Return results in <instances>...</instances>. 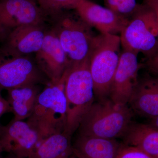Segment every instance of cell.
I'll list each match as a JSON object with an SVG mask.
<instances>
[{
	"label": "cell",
	"mask_w": 158,
	"mask_h": 158,
	"mask_svg": "<svg viewBox=\"0 0 158 158\" xmlns=\"http://www.w3.org/2000/svg\"><path fill=\"white\" fill-rule=\"evenodd\" d=\"M65 75L67 120L64 132L72 136L78 128L82 118L94 103L95 96L89 58L70 66Z\"/></svg>",
	"instance_id": "3957f363"
},
{
	"label": "cell",
	"mask_w": 158,
	"mask_h": 158,
	"mask_svg": "<svg viewBox=\"0 0 158 158\" xmlns=\"http://www.w3.org/2000/svg\"><path fill=\"white\" fill-rule=\"evenodd\" d=\"M8 99L15 120H23L32 115L40 91L37 85H29L8 90Z\"/></svg>",
	"instance_id": "e0dca14e"
},
{
	"label": "cell",
	"mask_w": 158,
	"mask_h": 158,
	"mask_svg": "<svg viewBox=\"0 0 158 158\" xmlns=\"http://www.w3.org/2000/svg\"><path fill=\"white\" fill-rule=\"evenodd\" d=\"M116 158H153L141 149L134 146L121 144Z\"/></svg>",
	"instance_id": "44dd1931"
},
{
	"label": "cell",
	"mask_w": 158,
	"mask_h": 158,
	"mask_svg": "<svg viewBox=\"0 0 158 158\" xmlns=\"http://www.w3.org/2000/svg\"><path fill=\"white\" fill-rule=\"evenodd\" d=\"M50 82L27 56L11 53L0 49V89H11Z\"/></svg>",
	"instance_id": "52a82bcc"
},
{
	"label": "cell",
	"mask_w": 158,
	"mask_h": 158,
	"mask_svg": "<svg viewBox=\"0 0 158 158\" xmlns=\"http://www.w3.org/2000/svg\"><path fill=\"white\" fill-rule=\"evenodd\" d=\"M29 1H32V2H36V1H37V0H29Z\"/></svg>",
	"instance_id": "f1b7e54d"
},
{
	"label": "cell",
	"mask_w": 158,
	"mask_h": 158,
	"mask_svg": "<svg viewBox=\"0 0 158 158\" xmlns=\"http://www.w3.org/2000/svg\"><path fill=\"white\" fill-rule=\"evenodd\" d=\"M45 14L37 3L29 0H0V41L14 30L27 25H43Z\"/></svg>",
	"instance_id": "ba28073f"
},
{
	"label": "cell",
	"mask_w": 158,
	"mask_h": 158,
	"mask_svg": "<svg viewBox=\"0 0 158 158\" xmlns=\"http://www.w3.org/2000/svg\"><path fill=\"white\" fill-rule=\"evenodd\" d=\"M120 144L116 139L78 135L73 147L76 158H116Z\"/></svg>",
	"instance_id": "9a60e30c"
},
{
	"label": "cell",
	"mask_w": 158,
	"mask_h": 158,
	"mask_svg": "<svg viewBox=\"0 0 158 158\" xmlns=\"http://www.w3.org/2000/svg\"><path fill=\"white\" fill-rule=\"evenodd\" d=\"M121 41L119 35H96L89 57L94 96L99 100L109 98L113 77L118 66Z\"/></svg>",
	"instance_id": "277c9868"
},
{
	"label": "cell",
	"mask_w": 158,
	"mask_h": 158,
	"mask_svg": "<svg viewBox=\"0 0 158 158\" xmlns=\"http://www.w3.org/2000/svg\"><path fill=\"white\" fill-rule=\"evenodd\" d=\"M128 105L133 112L150 118L158 116V76L139 78Z\"/></svg>",
	"instance_id": "4fadbf2b"
},
{
	"label": "cell",
	"mask_w": 158,
	"mask_h": 158,
	"mask_svg": "<svg viewBox=\"0 0 158 158\" xmlns=\"http://www.w3.org/2000/svg\"><path fill=\"white\" fill-rule=\"evenodd\" d=\"M2 90L0 89V118L4 114L11 112V108L9 102L2 96L1 94Z\"/></svg>",
	"instance_id": "603a6c76"
},
{
	"label": "cell",
	"mask_w": 158,
	"mask_h": 158,
	"mask_svg": "<svg viewBox=\"0 0 158 158\" xmlns=\"http://www.w3.org/2000/svg\"><path fill=\"white\" fill-rule=\"evenodd\" d=\"M46 32L43 25L21 26L9 34L2 48L20 56L36 53L42 46Z\"/></svg>",
	"instance_id": "5bb4252c"
},
{
	"label": "cell",
	"mask_w": 158,
	"mask_h": 158,
	"mask_svg": "<svg viewBox=\"0 0 158 158\" xmlns=\"http://www.w3.org/2000/svg\"><path fill=\"white\" fill-rule=\"evenodd\" d=\"M35 54L37 66L52 83L59 82L70 67V62L52 29L46 32L42 46Z\"/></svg>",
	"instance_id": "8fae6325"
},
{
	"label": "cell",
	"mask_w": 158,
	"mask_h": 158,
	"mask_svg": "<svg viewBox=\"0 0 158 158\" xmlns=\"http://www.w3.org/2000/svg\"><path fill=\"white\" fill-rule=\"evenodd\" d=\"M123 50L141 53L146 59L158 50V21L154 10L146 4L139 6L121 33Z\"/></svg>",
	"instance_id": "5b68a950"
},
{
	"label": "cell",
	"mask_w": 158,
	"mask_h": 158,
	"mask_svg": "<svg viewBox=\"0 0 158 158\" xmlns=\"http://www.w3.org/2000/svg\"><path fill=\"white\" fill-rule=\"evenodd\" d=\"M4 151L3 149L2 146V144H1V142H0V157H1V155L3 152H4Z\"/></svg>",
	"instance_id": "4316f807"
},
{
	"label": "cell",
	"mask_w": 158,
	"mask_h": 158,
	"mask_svg": "<svg viewBox=\"0 0 158 158\" xmlns=\"http://www.w3.org/2000/svg\"><path fill=\"white\" fill-rule=\"evenodd\" d=\"M144 65L149 71H158V50L152 56L146 59Z\"/></svg>",
	"instance_id": "7402d4cb"
},
{
	"label": "cell",
	"mask_w": 158,
	"mask_h": 158,
	"mask_svg": "<svg viewBox=\"0 0 158 158\" xmlns=\"http://www.w3.org/2000/svg\"><path fill=\"white\" fill-rule=\"evenodd\" d=\"M0 158H19V157H17L13 155L10 154H9V155L6 156V157H0Z\"/></svg>",
	"instance_id": "484cf974"
},
{
	"label": "cell",
	"mask_w": 158,
	"mask_h": 158,
	"mask_svg": "<svg viewBox=\"0 0 158 158\" xmlns=\"http://www.w3.org/2000/svg\"><path fill=\"white\" fill-rule=\"evenodd\" d=\"M74 10L85 22L102 34H120L129 20L90 0H81Z\"/></svg>",
	"instance_id": "7c38bea8"
},
{
	"label": "cell",
	"mask_w": 158,
	"mask_h": 158,
	"mask_svg": "<svg viewBox=\"0 0 158 158\" xmlns=\"http://www.w3.org/2000/svg\"><path fill=\"white\" fill-rule=\"evenodd\" d=\"M138 54L123 50L114 74L109 98L117 104L127 105L138 83V72L142 65L138 62Z\"/></svg>",
	"instance_id": "30bf717a"
},
{
	"label": "cell",
	"mask_w": 158,
	"mask_h": 158,
	"mask_svg": "<svg viewBox=\"0 0 158 158\" xmlns=\"http://www.w3.org/2000/svg\"><path fill=\"white\" fill-rule=\"evenodd\" d=\"M145 4L149 6L155 12L158 21V0H144Z\"/></svg>",
	"instance_id": "cb8c5ba5"
},
{
	"label": "cell",
	"mask_w": 158,
	"mask_h": 158,
	"mask_svg": "<svg viewBox=\"0 0 158 158\" xmlns=\"http://www.w3.org/2000/svg\"><path fill=\"white\" fill-rule=\"evenodd\" d=\"M133 113L128 104H117L109 98L99 100L82 118L78 135L108 139L121 138L132 121Z\"/></svg>",
	"instance_id": "6da1fadb"
},
{
	"label": "cell",
	"mask_w": 158,
	"mask_h": 158,
	"mask_svg": "<svg viewBox=\"0 0 158 158\" xmlns=\"http://www.w3.org/2000/svg\"><path fill=\"white\" fill-rule=\"evenodd\" d=\"M58 16L53 30L70 62V67L89 58L94 37L92 28L77 15Z\"/></svg>",
	"instance_id": "8992f818"
},
{
	"label": "cell",
	"mask_w": 158,
	"mask_h": 158,
	"mask_svg": "<svg viewBox=\"0 0 158 158\" xmlns=\"http://www.w3.org/2000/svg\"><path fill=\"white\" fill-rule=\"evenodd\" d=\"M150 73L154 75L157 76H158V71H149Z\"/></svg>",
	"instance_id": "83f0119b"
},
{
	"label": "cell",
	"mask_w": 158,
	"mask_h": 158,
	"mask_svg": "<svg viewBox=\"0 0 158 158\" xmlns=\"http://www.w3.org/2000/svg\"><path fill=\"white\" fill-rule=\"evenodd\" d=\"M71 138L65 132L49 136L40 142L31 158H76Z\"/></svg>",
	"instance_id": "ac0fdd59"
},
{
	"label": "cell",
	"mask_w": 158,
	"mask_h": 158,
	"mask_svg": "<svg viewBox=\"0 0 158 158\" xmlns=\"http://www.w3.org/2000/svg\"><path fill=\"white\" fill-rule=\"evenodd\" d=\"M0 126H1V125H0Z\"/></svg>",
	"instance_id": "4dcf8cb0"
},
{
	"label": "cell",
	"mask_w": 158,
	"mask_h": 158,
	"mask_svg": "<svg viewBox=\"0 0 158 158\" xmlns=\"http://www.w3.org/2000/svg\"><path fill=\"white\" fill-rule=\"evenodd\" d=\"M121 138L123 144L138 148L153 158L158 155V129L149 124L132 121Z\"/></svg>",
	"instance_id": "2e32d148"
},
{
	"label": "cell",
	"mask_w": 158,
	"mask_h": 158,
	"mask_svg": "<svg viewBox=\"0 0 158 158\" xmlns=\"http://www.w3.org/2000/svg\"><path fill=\"white\" fill-rule=\"evenodd\" d=\"M65 75L59 82H49L40 93L34 111L27 122L39 133L42 140L63 132L67 120Z\"/></svg>",
	"instance_id": "7a4b0ae2"
},
{
	"label": "cell",
	"mask_w": 158,
	"mask_h": 158,
	"mask_svg": "<svg viewBox=\"0 0 158 158\" xmlns=\"http://www.w3.org/2000/svg\"><path fill=\"white\" fill-rule=\"evenodd\" d=\"M106 7L114 12L129 19L139 6L136 0H105Z\"/></svg>",
	"instance_id": "ffe728a7"
},
{
	"label": "cell",
	"mask_w": 158,
	"mask_h": 158,
	"mask_svg": "<svg viewBox=\"0 0 158 158\" xmlns=\"http://www.w3.org/2000/svg\"><path fill=\"white\" fill-rule=\"evenodd\" d=\"M149 124L158 129V116L151 118H150Z\"/></svg>",
	"instance_id": "d4e9b609"
},
{
	"label": "cell",
	"mask_w": 158,
	"mask_h": 158,
	"mask_svg": "<svg viewBox=\"0 0 158 158\" xmlns=\"http://www.w3.org/2000/svg\"><path fill=\"white\" fill-rule=\"evenodd\" d=\"M42 141L27 122L13 119L6 126H0V142L4 152L17 157L31 158Z\"/></svg>",
	"instance_id": "9c48e42d"
},
{
	"label": "cell",
	"mask_w": 158,
	"mask_h": 158,
	"mask_svg": "<svg viewBox=\"0 0 158 158\" xmlns=\"http://www.w3.org/2000/svg\"><path fill=\"white\" fill-rule=\"evenodd\" d=\"M81 0H37L36 2L45 15L56 16L65 9H74Z\"/></svg>",
	"instance_id": "d6986e66"
},
{
	"label": "cell",
	"mask_w": 158,
	"mask_h": 158,
	"mask_svg": "<svg viewBox=\"0 0 158 158\" xmlns=\"http://www.w3.org/2000/svg\"><path fill=\"white\" fill-rule=\"evenodd\" d=\"M156 158H158V155L156 157Z\"/></svg>",
	"instance_id": "f546056e"
}]
</instances>
